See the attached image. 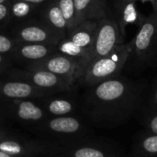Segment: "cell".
I'll return each instance as SVG.
<instances>
[{
	"mask_svg": "<svg viewBox=\"0 0 157 157\" xmlns=\"http://www.w3.org/2000/svg\"><path fill=\"white\" fill-rule=\"evenodd\" d=\"M48 69L50 72L58 75H65L72 69L71 62L65 57H56L49 61Z\"/></svg>",
	"mask_w": 157,
	"mask_h": 157,
	"instance_id": "cell-10",
	"label": "cell"
},
{
	"mask_svg": "<svg viewBox=\"0 0 157 157\" xmlns=\"http://www.w3.org/2000/svg\"><path fill=\"white\" fill-rule=\"evenodd\" d=\"M83 49L77 45H75L73 41H68L65 42L62 45L61 47V51L66 54H69L71 56H77L80 55L83 52Z\"/></svg>",
	"mask_w": 157,
	"mask_h": 157,
	"instance_id": "cell-20",
	"label": "cell"
},
{
	"mask_svg": "<svg viewBox=\"0 0 157 157\" xmlns=\"http://www.w3.org/2000/svg\"><path fill=\"white\" fill-rule=\"evenodd\" d=\"M149 109H150V113H154L157 112V84L154 89V92L150 98L149 100Z\"/></svg>",
	"mask_w": 157,
	"mask_h": 157,
	"instance_id": "cell-23",
	"label": "cell"
},
{
	"mask_svg": "<svg viewBox=\"0 0 157 157\" xmlns=\"http://www.w3.org/2000/svg\"><path fill=\"white\" fill-rule=\"evenodd\" d=\"M2 92L5 96L12 98H23L31 95L32 87L26 83L10 82L3 86Z\"/></svg>",
	"mask_w": 157,
	"mask_h": 157,
	"instance_id": "cell-8",
	"label": "cell"
},
{
	"mask_svg": "<svg viewBox=\"0 0 157 157\" xmlns=\"http://www.w3.org/2000/svg\"><path fill=\"white\" fill-rule=\"evenodd\" d=\"M132 1H136V0H116V3H115V7L117 9V12L120 11L124 5H126L127 3L129 2H132ZM137 2V1H136Z\"/></svg>",
	"mask_w": 157,
	"mask_h": 157,
	"instance_id": "cell-25",
	"label": "cell"
},
{
	"mask_svg": "<svg viewBox=\"0 0 157 157\" xmlns=\"http://www.w3.org/2000/svg\"><path fill=\"white\" fill-rule=\"evenodd\" d=\"M0 62H1V57H0Z\"/></svg>",
	"mask_w": 157,
	"mask_h": 157,
	"instance_id": "cell-32",
	"label": "cell"
},
{
	"mask_svg": "<svg viewBox=\"0 0 157 157\" xmlns=\"http://www.w3.org/2000/svg\"><path fill=\"white\" fill-rule=\"evenodd\" d=\"M155 157H157V156H155Z\"/></svg>",
	"mask_w": 157,
	"mask_h": 157,
	"instance_id": "cell-33",
	"label": "cell"
},
{
	"mask_svg": "<svg viewBox=\"0 0 157 157\" xmlns=\"http://www.w3.org/2000/svg\"><path fill=\"white\" fill-rule=\"evenodd\" d=\"M95 38L96 35H92L91 32H89L88 30H81L76 32L73 36L71 41L81 48H86L90 44H94Z\"/></svg>",
	"mask_w": 157,
	"mask_h": 157,
	"instance_id": "cell-12",
	"label": "cell"
},
{
	"mask_svg": "<svg viewBox=\"0 0 157 157\" xmlns=\"http://www.w3.org/2000/svg\"><path fill=\"white\" fill-rule=\"evenodd\" d=\"M49 17H50V19L52 22V24L54 26H56L57 28H63L65 26L66 19L63 17V15L59 7H57V6L52 7L50 10Z\"/></svg>",
	"mask_w": 157,
	"mask_h": 157,
	"instance_id": "cell-17",
	"label": "cell"
},
{
	"mask_svg": "<svg viewBox=\"0 0 157 157\" xmlns=\"http://www.w3.org/2000/svg\"><path fill=\"white\" fill-rule=\"evenodd\" d=\"M73 109L72 104L67 100H53L49 105V110L54 115H64L69 113Z\"/></svg>",
	"mask_w": 157,
	"mask_h": 157,
	"instance_id": "cell-15",
	"label": "cell"
},
{
	"mask_svg": "<svg viewBox=\"0 0 157 157\" xmlns=\"http://www.w3.org/2000/svg\"><path fill=\"white\" fill-rule=\"evenodd\" d=\"M134 157L157 156V134L144 132L139 135L133 147Z\"/></svg>",
	"mask_w": 157,
	"mask_h": 157,
	"instance_id": "cell-6",
	"label": "cell"
},
{
	"mask_svg": "<svg viewBox=\"0 0 157 157\" xmlns=\"http://www.w3.org/2000/svg\"><path fill=\"white\" fill-rule=\"evenodd\" d=\"M131 50L129 44L123 43L109 55L94 60L86 71V82L91 85H97L120 75V73L129 62Z\"/></svg>",
	"mask_w": 157,
	"mask_h": 157,
	"instance_id": "cell-3",
	"label": "cell"
},
{
	"mask_svg": "<svg viewBox=\"0 0 157 157\" xmlns=\"http://www.w3.org/2000/svg\"><path fill=\"white\" fill-rule=\"evenodd\" d=\"M153 12H155V13H156L157 14V4H156V6L154 8V11H153Z\"/></svg>",
	"mask_w": 157,
	"mask_h": 157,
	"instance_id": "cell-30",
	"label": "cell"
},
{
	"mask_svg": "<svg viewBox=\"0 0 157 157\" xmlns=\"http://www.w3.org/2000/svg\"><path fill=\"white\" fill-rule=\"evenodd\" d=\"M34 83L41 87H52L55 86L58 82V78L55 74L52 72L41 71L38 72L33 75Z\"/></svg>",
	"mask_w": 157,
	"mask_h": 157,
	"instance_id": "cell-11",
	"label": "cell"
},
{
	"mask_svg": "<svg viewBox=\"0 0 157 157\" xmlns=\"http://www.w3.org/2000/svg\"><path fill=\"white\" fill-rule=\"evenodd\" d=\"M10 48H11L10 40L4 36H0V52H6L9 51Z\"/></svg>",
	"mask_w": 157,
	"mask_h": 157,
	"instance_id": "cell-24",
	"label": "cell"
},
{
	"mask_svg": "<svg viewBox=\"0 0 157 157\" xmlns=\"http://www.w3.org/2000/svg\"><path fill=\"white\" fill-rule=\"evenodd\" d=\"M145 132L157 134V112L150 113L144 120Z\"/></svg>",
	"mask_w": 157,
	"mask_h": 157,
	"instance_id": "cell-19",
	"label": "cell"
},
{
	"mask_svg": "<svg viewBox=\"0 0 157 157\" xmlns=\"http://www.w3.org/2000/svg\"><path fill=\"white\" fill-rule=\"evenodd\" d=\"M21 53L28 59H40L46 55L47 49L42 45H27L22 48Z\"/></svg>",
	"mask_w": 157,
	"mask_h": 157,
	"instance_id": "cell-13",
	"label": "cell"
},
{
	"mask_svg": "<svg viewBox=\"0 0 157 157\" xmlns=\"http://www.w3.org/2000/svg\"><path fill=\"white\" fill-rule=\"evenodd\" d=\"M59 8L61 9L65 19H70L74 16L75 5L73 0H61Z\"/></svg>",
	"mask_w": 157,
	"mask_h": 157,
	"instance_id": "cell-18",
	"label": "cell"
},
{
	"mask_svg": "<svg viewBox=\"0 0 157 157\" xmlns=\"http://www.w3.org/2000/svg\"><path fill=\"white\" fill-rule=\"evenodd\" d=\"M49 126L52 131L63 133H75L81 127L80 122L76 119L70 117L53 119L51 121Z\"/></svg>",
	"mask_w": 157,
	"mask_h": 157,
	"instance_id": "cell-7",
	"label": "cell"
},
{
	"mask_svg": "<svg viewBox=\"0 0 157 157\" xmlns=\"http://www.w3.org/2000/svg\"><path fill=\"white\" fill-rule=\"evenodd\" d=\"M4 1H5V0H0V4H2V3H3Z\"/></svg>",
	"mask_w": 157,
	"mask_h": 157,
	"instance_id": "cell-31",
	"label": "cell"
},
{
	"mask_svg": "<svg viewBox=\"0 0 157 157\" xmlns=\"http://www.w3.org/2000/svg\"><path fill=\"white\" fill-rule=\"evenodd\" d=\"M17 115L25 121H38L42 118L41 109L29 101H23L18 105Z\"/></svg>",
	"mask_w": 157,
	"mask_h": 157,
	"instance_id": "cell-9",
	"label": "cell"
},
{
	"mask_svg": "<svg viewBox=\"0 0 157 157\" xmlns=\"http://www.w3.org/2000/svg\"><path fill=\"white\" fill-rule=\"evenodd\" d=\"M144 89L143 84L122 75L97 84L92 93L95 115L109 128L124 124L140 107Z\"/></svg>",
	"mask_w": 157,
	"mask_h": 157,
	"instance_id": "cell-1",
	"label": "cell"
},
{
	"mask_svg": "<svg viewBox=\"0 0 157 157\" xmlns=\"http://www.w3.org/2000/svg\"><path fill=\"white\" fill-rule=\"evenodd\" d=\"M6 12H7V10H6V7L4 5L0 4V20L6 17Z\"/></svg>",
	"mask_w": 157,
	"mask_h": 157,
	"instance_id": "cell-26",
	"label": "cell"
},
{
	"mask_svg": "<svg viewBox=\"0 0 157 157\" xmlns=\"http://www.w3.org/2000/svg\"><path fill=\"white\" fill-rule=\"evenodd\" d=\"M0 157H12L11 155H7V154H6V153H4V152H2V151H0Z\"/></svg>",
	"mask_w": 157,
	"mask_h": 157,
	"instance_id": "cell-28",
	"label": "cell"
},
{
	"mask_svg": "<svg viewBox=\"0 0 157 157\" xmlns=\"http://www.w3.org/2000/svg\"><path fill=\"white\" fill-rule=\"evenodd\" d=\"M136 1H141L142 3H147V2H149V3L152 4L153 8H155V7L156 6L157 4V0H136Z\"/></svg>",
	"mask_w": 157,
	"mask_h": 157,
	"instance_id": "cell-27",
	"label": "cell"
},
{
	"mask_svg": "<svg viewBox=\"0 0 157 157\" xmlns=\"http://www.w3.org/2000/svg\"><path fill=\"white\" fill-rule=\"evenodd\" d=\"M21 36L25 40L28 41H42L46 39V33L37 27L24 29L21 31Z\"/></svg>",
	"mask_w": 157,
	"mask_h": 157,
	"instance_id": "cell-14",
	"label": "cell"
},
{
	"mask_svg": "<svg viewBox=\"0 0 157 157\" xmlns=\"http://www.w3.org/2000/svg\"><path fill=\"white\" fill-rule=\"evenodd\" d=\"M130 59L135 66L144 68L152 63L157 55V14L153 12L139 27L134 39L129 43Z\"/></svg>",
	"mask_w": 157,
	"mask_h": 157,
	"instance_id": "cell-2",
	"label": "cell"
},
{
	"mask_svg": "<svg viewBox=\"0 0 157 157\" xmlns=\"http://www.w3.org/2000/svg\"><path fill=\"white\" fill-rule=\"evenodd\" d=\"M13 11H14V14L16 16L22 17V16H25L29 13V6L25 3H17L13 6Z\"/></svg>",
	"mask_w": 157,
	"mask_h": 157,
	"instance_id": "cell-22",
	"label": "cell"
},
{
	"mask_svg": "<svg viewBox=\"0 0 157 157\" xmlns=\"http://www.w3.org/2000/svg\"><path fill=\"white\" fill-rule=\"evenodd\" d=\"M73 1L75 5V8L80 12L89 9L91 7V4L97 2V0H73Z\"/></svg>",
	"mask_w": 157,
	"mask_h": 157,
	"instance_id": "cell-21",
	"label": "cell"
},
{
	"mask_svg": "<svg viewBox=\"0 0 157 157\" xmlns=\"http://www.w3.org/2000/svg\"><path fill=\"white\" fill-rule=\"evenodd\" d=\"M145 16L140 13L137 8L136 1H132L123 6V7L118 11V26L121 36L125 37L126 27L129 24H136L139 27L144 20Z\"/></svg>",
	"mask_w": 157,
	"mask_h": 157,
	"instance_id": "cell-5",
	"label": "cell"
},
{
	"mask_svg": "<svg viewBox=\"0 0 157 157\" xmlns=\"http://www.w3.org/2000/svg\"><path fill=\"white\" fill-rule=\"evenodd\" d=\"M0 151L13 156V155H20L23 153V148L17 142L4 141L0 143Z\"/></svg>",
	"mask_w": 157,
	"mask_h": 157,
	"instance_id": "cell-16",
	"label": "cell"
},
{
	"mask_svg": "<svg viewBox=\"0 0 157 157\" xmlns=\"http://www.w3.org/2000/svg\"><path fill=\"white\" fill-rule=\"evenodd\" d=\"M25 1L32 2V3H40V2H42V1H44V0H25Z\"/></svg>",
	"mask_w": 157,
	"mask_h": 157,
	"instance_id": "cell-29",
	"label": "cell"
},
{
	"mask_svg": "<svg viewBox=\"0 0 157 157\" xmlns=\"http://www.w3.org/2000/svg\"><path fill=\"white\" fill-rule=\"evenodd\" d=\"M123 43V37L121 34L118 23L110 19L103 20L97 29L94 41V60L109 55Z\"/></svg>",
	"mask_w": 157,
	"mask_h": 157,
	"instance_id": "cell-4",
	"label": "cell"
}]
</instances>
